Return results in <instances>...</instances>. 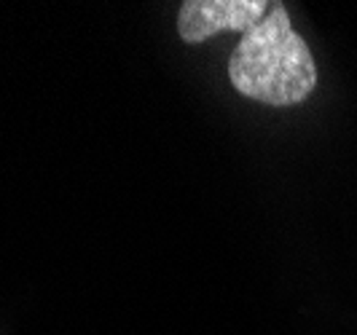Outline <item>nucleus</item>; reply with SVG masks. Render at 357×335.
<instances>
[{
    "label": "nucleus",
    "instance_id": "f257e3e1",
    "mask_svg": "<svg viewBox=\"0 0 357 335\" xmlns=\"http://www.w3.org/2000/svg\"><path fill=\"white\" fill-rule=\"evenodd\" d=\"M231 86L264 105L287 107L304 102L317 86V65L306 40L290 24L285 6L268 8L229 59Z\"/></svg>",
    "mask_w": 357,
    "mask_h": 335
},
{
    "label": "nucleus",
    "instance_id": "f03ea898",
    "mask_svg": "<svg viewBox=\"0 0 357 335\" xmlns=\"http://www.w3.org/2000/svg\"><path fill=\"white\" fill-rule=\"evenodd\" d=\"M266 0H185L178 14V33L185 43H202L215 33L248 36L268 14Z\"/></svg>",
    "mask_w": 357,
    "mask_h": 335
}]
</instances>
